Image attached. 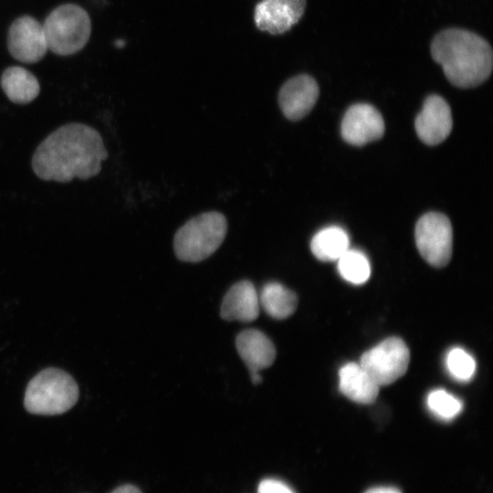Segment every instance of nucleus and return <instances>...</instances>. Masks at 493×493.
<instances>
[{
	"label": "nucleus",
	"instance_id": "nucleus-24",
	"mask_svg": "<svg viewBox=\"0 0 493 493\" xmlns=\"http://www.w3.org/2000/svg\"><path fill=\"white\" fill-rule=\"evenodd\" d=\"M110 493H142V491L133 485L125 484L118 487Z\"/></svg>",
	"mask_w": 493,
	"mask_h": 493
},
{
	"label": "nucleus",
	"instance_id": "nucleus-7",
	"mask_svg": "<svg viewBox=\"0 0 493 493\" xmlns=\"http://www.w3.org/2000/svg\"><path fill=\"white\" fill-rule=\"evenodd\" d=\"M410 351L400 338L390 337L365 351L360 364L378 383L389 385L401 378L407 371Z\"/></svg>",
	"mask_w": 493,
	"mask_h": 493
},
{
	"label": "nucleus",
	"instance_id": "nucleus-25",
	"mask_svg": "<svg viewBox=\"0 0 493 493\" xmlns=\"http://www.w3.org/2000/svg\"><path fill=\"white\" fill-rule=\"evenodd\" d=\"M250 376H251L252 383L255 384H258L262 382V377L259 372L252 373L250 374Z\"/></svg>",
	"mask_w": 493,
	"mask_h": 493
},
{
	"label": "nucleus",
	"instance_id": "nucleus-15",
	"mask_svg": "<svg viewBox=\"0 0 493 493\" xmlns=\"http://www.w3.org/2000/svg\"><path fill=\"white\" fill-rule=\"evenodd\" d=\"M339 388L347 398L362 404L373 403L380 390L378 383L356 362H348L340 369Z\"/></svg>",
	"mask_w": 493,
	"mask_h": 493
},
{
	"label": "nucleus",
	"instance_id": "nucleus-6",
	"mask_svg": "<svg viewBox=\"0 0 493 493\" xmlns=\"http://www.w3.org/2000/svg\"><path fill=\"white\" fill-rule=\"evenodd\" d=\"M414 237L420 255L428 264L435 267L448 264L453 250V229L445 215L431 212L421 216Z\"/></svg>",
	"mask_w": 493,
	"mask_h": 493
},
{
	"label": "nucleus",
	"instance_id": "nucleus-3",
	"mask_svg": "<svg viewBox=\"0 0 493 493\" xmlns=\"http://www.w3.org/2000/svg\"><path fill=\"white\" fill-rule=\"evenodd\" d=\"M79 398V387L68 372L47 368L27 384L24 404L34 414L56 415L68 411Z\"/></svg>",
	"mask_w": 493,
	"mask_h": 493
},
{
	"label": "nucleus",
	"instance_id": "nucleus-19",
	"mask_svg": "<svg viewBox=\"0 0 493 493\" xmlns=\"http://www.w3.org/2000/svg\"><path fill=\"white\" fill-rule=\"evenodd\" d=\"M337 262L338 271L346 281L361 285L369 279L370 261L362 251L349 248Z\"/></svg>",
	"mask_w": 493,
	"mask_h": 493
},
{
	"label": "nucleus",
	"instance_id": "nucleus-10",
	"mask_svg": "<svg viewBox=\"0 0 493 493\" xmlns=\"http://www.w3.org/2000/svg\"><path fill=\"white\" fill-rule=\"evenodd\" d=\"M306 0H261L255 7L254 19L261 31L283 34L302 17Z\"/></svg>",
	"mask_w": 493,
	"mask_h": 493
},
{
	"label": "nucleus",
	"instance_id": "nucleus-13",
	"mask_svg": "<svg viewBox=\"0 0 493 493\" xmlns=\"http://www.w3.org/2000/svg\"><path fill=\"white\" fill-rule=\"evenodd\" d=\"M258 293L248 280L234 284L224 297L220 314L226 320L250 322L259 314Z\"/></svg>",
	"mask_w": 493,
	"mask_h": 493
},
{
	"label": "nucleus",
	"instance_id": "nucleus-9",
	"mask_svg": "<svg viewBox=\"0 0 493 493\" xmlns=\"http://www.w3.org/2000/svg\"><path fill=\"white\" fill-rule=\"evenodd\" d=\"M341 132L343 140L352 145H363L380 139L384 133L381 113L372 105L357 103L345 112Z\"/></svg>",
	"mask_w": 493,
	"mask_h": 493
},
{
	"label": "nucleus",
	"instance_id": "nucleus-1",
	"mask_svg": "<svg viewBox=\"0 0 493 493\" xmlns=\"http://www.w3.org/2000/svg\"><path fill=\"white\" fill-rule=\"evenodd\" d=\"M108 158L100 134L82 123H68L51 132L36 149L32 168L44 181L88 180L101 170Z\"/></svg>",
	"mask_w": 493,
	"mask_h": 493
},
{
	"label": "nucleus",
	"instance_id": "nucleus-14",
	"mask_svg": "<svg viewBox=\"0 0 493 493\" xmlns=\"http://www.w3.org/2000/svg\"><path fill=\"white\" fill-rule=\"evenodd\" d=\"M236 346L250 374L268 368L275 361L276 349L270 339L262 331L250 329L241 331Z\"/></svg>",
	"mask_w": 493,
	"mask_h": 493
},
{
	"label": "nucleus",
	"instance_id": "nucleus-4",
	"mask_svg": "<svg viewBox=\"0 0 493 493\" xmlns=\"http://www.w3.org/2000/svg\"><path fill=\"white\" fill-rule=\"evenodd\" d=\"M226 231L227 222L222 214H201L177 230L173 238L175 255L186 262L204 260L221 246Z\"/></svg>",
	"mask_w": 493,
	"mask_h": 493
},
{
	"label": "nucleus",
	"instance_id": "nucleus-18",
	"mask_svg": "<svg viewBox=\"0 0 493 493\" xmlns=\"http://www.w3.org/2000/svg\"><path fill=\"white\" fill-rule=\"evenodd\" d=\"M258 299L259 305L267 314L277 320H283L292 315L298 305L296 294L275 281L264 285Z\"/></svg>",
	"mask_w": 493,
	"mask_h": 493
},
{
	"label": "nucleus",
	"instance_id": "nucleus-8",
	"mask_svg": "<svg viewBox=\"0 0 493 493\" xmlns=\"http://www.w3.org/2000/svg\"><path fill=\"white\" fill-rule=\"evenodd\" d=\"M10 55L23 63H37L47 51L43 25L30 16L17 17L7 33Z\"/></svg>",
	"mask_w": 493,
	"mask_h": 493
},
{
	"label": "nucleus",
	"instance_id": "nucleus-12",
	"mask_svg": "<svg viewBox=\"0 0 493 493\" xmlns=\"http://www.w3.org/2000/svg\"><path fill=\"white\" fill-rule=\"evenodd\" d=\"M319 86L309 75L300 74L288 79L278 92L281 111L290 121L304 118L319 98Z\"/></svg>",
	"mask_w": 493,
	"mask_h": 493
},
{
	"label": "nucleus",
	"instance_id": "nucleus-20",
	"mask_svg": "<svg viewBox=\"0 0 493 493\" xmlns=\"http://www.w3.org/2000/svg\"><path fill=\"white\" fill-rule=\"evenodd\" d=\"M426 404L434 415L442 420H451L462 411V402L443 389H436L428 393Z\"/></svg>",
	"mask_w": 493,
	"mask_h": 493
},
{
	"label": "nucleus",
	"instance_id": "nucleus-23",
	"mask_svg": "<svg viewBox=\"0 0 493 493\" xmlns=\"http://www.w3.org/2000/svg\"><path fill=\"white\" fill-rule=\"evenodd\" d=\"M364 493H402L398 488L393 487H375L368 489Z\"/></svg>",
	"mask_w": 493,
	"mask_h": 493
},
{
	"label": "nucleus",
	"instance_id": "nucleus-5",
	"mask_svg": "<svg viewBox=\"0 0 493 493\" xmlns=\"http://www.w3.org/2000/svg\"><path fill=\"white\" fill-rule=\"evenodd\" d=\"M42 25L47 48L59 56L80 51L91 33L89 14L75 4L58 5L48 14Z\"/></svg>",
	"mask_w": 493,
	"mask_h": 493
},
{
	"label": "nucleus",
	"instance_id": "nucleus-17",
	"mask_svg": "<svg viewBox=\"0 0 493 493\" xmlns=\"http://www.w3.org/2000/svg\"><path fill=\"white\" fill-rule=\"evenodd\" d=\"M350 248L349 236L340 226H331L317 232L310 241V250L320 261L338 260Z\"/></svg>",
	"mask_w": 493,
	"mask_h": 493
},
{
	"label": "nucleus",
	"instance_id": "nucleus-22",
	"mask_svg": "<svg viewBox=\"0 0 493 493\" xmlns=\"http://www.w3.org/2000/svg\"><path fill=\"white\" fill-rule=\"evenodd\" d=\"M257 493H295L286 483L275 479L266 478L260 481Z\"/></svg>",
	"mask_w": 493,
	"mask_h": 493
},
{
	"label": "nucleus",
	"instance_id": "nucleus-16",
	"mask_svg": "<svg viewBox=\"0 0 493 493\" xmlns=\"http://www.w3.org/2000/svg\"><path fill=\"white\" fill-rule=\"evenodd\" d=\"M0 84L6 97L16 104L31 102L40 91L36 76L19 66L5 68L1 76Z\"/></svg>",
	"mask_w": 493,
	"mask_h": 493
},
{
	"label": "nucleus",
	"instance_id": "nucleus-11",
	"mask_svg": "<svg viewBox=\"0 0 493 493\" xmlns=\"http://www.w3.org/2000/svg\"><path fill=\"white\" fill-rule=\"evenodd\" d=\"M452 126V114L447 102L438 95L427 97L414 122L419 139L428 145L439 144L450 134Z\"/></svg>",
	"mask_w": 493,
	"mask_h": 493
},
{
	"label": "nucleus",
	"instance_id": "nucleus-2",
	"mask_svg": "<svg viewBox=\"0 0 493 493\" xmlns=\"http://www.w3.org/2000/svg\"><path fill=\"white\" fill-rule=\"evenodd\" d=\"M431 55L448 81L468 89L485 82L491 74L493 54L480 36L460 28L439 32L431 43Z\"/></svg>",
	"mask_w": 493,
	"mask_h": 493
},
{
	"label": "nucleus",
	"instance_id": "nucleus-21",
	"mask_svg": "<svg viewBox=\"0 0 493 493\" xmlns=\"http://www.w3.org/2000/svg\"><path fill=\"white\" fill-rule=\"evenodd\" d=\"M446 366L448 372L457 381H469L476 372L474 358L464 349L455 347L446 356Z\"/></svg>",
	"mask_w": 493,
	"mask_h": 493
}]
</instances>
